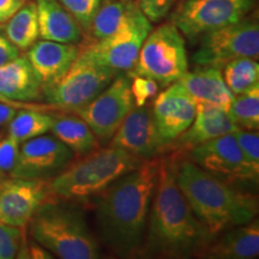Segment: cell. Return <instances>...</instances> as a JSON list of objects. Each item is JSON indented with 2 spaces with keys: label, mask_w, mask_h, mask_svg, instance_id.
<instances>
[{
  "label": "cell",
  "mask_w": 259,
  "mask_h": 259,
  "mask_svg": "<svg viewBox=\"0 0 259 259\" xmlns=\"http://www.w3.org/2000/svg\"><path fill=\"white\" fill-rule=\"evenodd\" d=\"M158 170L160 160L147 158L94 196L96 228L118 257L139 255Z\"/></svg>",
  "instance_id": "6da1fadb"
},
{
  "label": "cell",
  "mask_w": 259,
  "mask_h": 259,
  "mask_svg": "<svg viewBox=\"0 0 259 259\" xmlns=\"http://www.w3.org/2000/svg\"><path fill=\"white\" fill-rule=\"evenodd\" d=\"M176 158L160 160L147 229L139 255L186 258L198 255L213 236L196 218L176 177Z\"/></svg>",
  "instance_id": "7a4b0ae2"
},
{
  "label": "cell",
  "mask_w": 259,
  "mask_h": 259,
  "mask_svg": "<svg viewBox=\"0 0 259 259\" xmlns=\"http://www.w3.org/2000/svg\"><path fill=\"white\" fill-rule=\"evenodd\" d=\"M176 177L193 213L213 238L257 216V197L235 189L190 160L177 163Z\"/></svg>",
  "instance_id": "3957f363"
},
{
  "label": "cell",
  "mask_w": 259,
  "mask_h": 259,
  "mask_svg": "<svg viewBox=\"0 0 259 259\" xmlns=\"http://www.w3.org/2000/svg\"><path fill=\"white\" fill-rule=\"evenodd\" d=\"M31 239L63 259L99 258V241L89 229L78 206L71 200L50 198L29 221Z\"/></svg>",
  "instance_id": "277c9868"
},
{
  "label": "cell",
  "mask_w": 259,
  "mask_h": 259,
  "mask_svg": "<svg viewBox=\"0 0 259 259\" xmlns=\"http://www.w3.org/2000/svg\"><path fill=\"white\" fill-rule=\"evenodd\" d=\"M142 161L118 148L96 149L48 180L51 196L71 202L90 198L122 174L138 167Z\"/></svg>",
  "instance_id": "5b68a950"
},
{
  "label": "cell",
  "mask_w": 259,
  "mask_h": 259,
  "mask_svg": "<svg viewBox=\"0 0 259 259\" xmlns=\"http://www.w3.org/2000/svg\"><path fill=\"white\" fill-rule=\"evenodd\" d=\"M116 71L97 63L79 46V53L59 78L42 87L48 103L61 111L82 108L115 78Z\"/></svg>",
  "instance_id": "8992f818"
},
{
  "label": "cell",
  "mask_w": 259,
  "mask_h": 259,
  "mask_svg": "<svg viewBox=\"0 0 259 259\" xmlns=\"http://www.w3.org/2000/svg\"><path fill=\"white\" fill-rule=\"evenodd\" d=\"M186 71L185 40L176 25L166 23L149 32L127 76H145L166 87L178 82Z\"/></svg>",
  "instance_id": "52a82bcc"
},
{
  "label": "cell",
  "mask_w": 259,
  "mask_h": 259,
  "mask_svg": "<svg viewBox=\"0 0 259 259\" xmlns=\"http://www.w3.org/2000/svg\"><path fill=\"white\" fill-rule=\"evenodd\" d=\"M259 57V25L257 19L244 17L236 23L203 35L193 63L198 66H212L222 70L238 58Z\"/></svg>",
  "instance_id": "ba28073f"
},
{
  "label": "cell",
  "mask_w": 259,
  "mask_h": 259,
  "mask_svg": "<svg viewBox=\"0 0 259 259\" xmlns=\"http://www.w3.org/2000/svg\"><path fill=\"white\" fill-rule=\"evenodd\" d=\"M254 3L255 0H184L171 15V24L194 40L239 22L253 9Z\"/></svg>",
  "instance_id": "9c48e42d"
},
{
  "label": "cell",
  "mask_w": 259,
  "mask_h": 259,
  "mask_svg": "<svg viewBox=\"0 0 259 259\" xmlns=\"http://www.w3.org/2000/svg\"><path fill=\"white\" fill-rule=\"evenodd\" d=\"M134 107L130 77L116 74L95 99L74 113L88 124L99 142L107 144Z\"/></svg>",
  "instance_id": "30bf717a"
},
{
  "label": "cell",
  "mask_w": 259,
  "mask_h": 259,
  "mask_svg": "<svg viewBox=\"0 0 259 259\" xmlns=\"http://www.w3.org/2000/svg\"><path fill=\"white\" fill-rule=\"evenodd\" d=\"M151 30V22L139 9L114 34L101 40L90 41L80 48L97 63L116 72H128L134 69L142 45Z\"/></svg>",
  "instance_id": "8fae6325"
},
{
  "label": "cell",
  "mask_w": 259,
  "mask_h": 259,
  "mask_svg": "<svg viewBox=\"0 0 259 259\" xmlns=\"http://www.w3.org/2000/svg\"><path fill=\"white\" fill-rule=\"evenodd\" d=\"M190 161L229 184L258 181L259 170L246 160L233 134L190 149Z\"/></svg>",
  "instance_id": "7c38bea8"
},
{
  "label": "cell",
  "mask_w": 259,
  "mask_h": 259,
  "mask_svg": "<svg viewBox=\"0 0 259 259\" xmlns=\"http://www.w3.org/2000/svg\"><path fill=\"white\" fill-rule=\"evenodd\" d=\"M21 144L10 177L48 180L69 166L73 158L72 150L56 136L42 135Z\"/></svg>",
  "instance_id": "4fadbf2b"
},
{
  "label": "cell",
  "mask_w": 259,
  "mask_h": 259,
  "mask_svg": "<svg viewBox=\"0 0 259 259\" xmlns=\"http://www.w3.org/2000/svg\"><path fill=\"white\" fill-rule=\"evenodd\" d=\"M53 198L48 180L0 178V223L24 228L42 203Z\"/></svg>",
  "instance_id": "5bb4252c"
},
{
  "label": "cell",
  "mask_w": 259,
  "mask_h": 259,
  "mask_svg": "<svg viewBox=\"0 0 259 259\" xmlns=\"http://www.w3.org/2000/svg\"><path fill=\"white\" fill-rule=\"evenodd\" d=\"M109 147L118 148L142 160L155 158L168 150L162 141L153 114V108L135 106L113 135Z\"/></svg>",
  "instance_id": "9a60e30c"
},
{
  "label": "cell",
  "mask_w": 259,
  "mask_h": 259,
  "mask_svg": "<svg viewBox=\"0 0 259 259\" xmlns=\"http://www.w3.org/2000/svg\"><path fill=\"white\" fill-rule=\"evenodd\" d=\"M196 113V102L181 84L177 82L162 92L153 107L155 124L162 141L171 148V143L192 124Z\"/></svg>",
  "instance_id": "2e32d148"
},
{
  "label": "cell",
  "mask_w": 259,
  "mask_h": 259,
  "mask_svg": "<svg viewBox=\"0 0 259 259\" xmlns=\"http://www.w3.org/2000/svg\"><path fill=\"white\" fill-rule=\"evenodd\" d=\"M197 113L192 124L171 143V148L192 149L225 135L234 134L239 127L226 109L196 103Z\"/></svg>",
  "instance_id": "e0dca14e"
},
{
  "label": "cell",
  "mask_w": 259,
  "mask_h": 259,
  "mask_svg": "<svg viewBox=\"0 0 259 259\" xmlns=\"http://www.w3.org/2000/svg\"><path fill=\"white\" fill-rule=\"evenodd\" d=\"M259 254V223L252 220L245 225L227 229L213 238L197 257L208 259H253Z\"/></svg>",
  "instance_id": "ac0fdd59"
},
{
  "label": "cell",
  "mask_w": 259,
  "mask_h": 259,
  "mask_svg": "<svg viewBox=\"0 0 259 259\" xmlns=\"http://www.w3.org/2000/svg\"><path fill=\"white\" fill-rule=\"evenodd\" d=\"M78 53V45L42 40L32 45L27 58L44 87L59 78L71 66Z\"/></svg>",
  "instance_id": "d6986e66"
},
{
  "label": "cell",
  "mask_w": 259,
  "mask_h": 259,
  "mask_svg": "<svg viewBox=\"0 0 259 259\" xmlns=\"http://www.w3.org/2000/svg\"><path fill=\"white\" fill-rule=\"evenodd\" d=\"M178 83L196 103L216 106L228 111L234 95L227 88L222 70L212 66H199L197 70L186 71Z\"/></svg>",
  "instance_id": "ffe728a7"
},
{
  "label": "cell",
  "mask_w": 259,
  "mask_h": 259,
  "mask_svg": "<svg viewBox=\"0 0 259 259\" xmlns=\"http://www.w3.org/2000/svg\"><path fill=\"white\" fill-rule=\"evenodd\" d=\"M38 36L42 40L78 45L83 31L76 18L57 0H36Z\"/></svg>",
  "instance_id": "44dd1931"
},
{
  "label": "cell",
  "mask_w": 259,
  "mask_h": 259,
  "mask_svg": "<svg viewBox=\"0 0 259 259\" xmlns=\"http://www.w3.org/2000/svg\"><path fill=\"white\" fill-rule=\"evenodd\" d=\"M0 94L24 102H31L42 96V83L27 57L18 56L0 67Z\"/></svg>",
  "instance_id": "7402d4cb"
},
{
  "label": "cell",
  "mask_w": 259,
  "mask_h": 259,
  "mask_svg": "<svg viewBox=\"0 0 259 259\" xmlns=\"http://www.w3.org/2000/svg\"><path fill=\"white\" fill-rule=\"evenodd\" d=\"M139 10L135 0H102L87 32L93 41L118 31Z\"/></svg>",
  "instance_id": "603a6c76"
},
{
  "label": "cell",
  "mask_w": 259,
  "mask_h": 259,
  "mask_svg": "<svg viewBox=\"0 0 259 259\" xmlns=\"http://www.w3.org/2000/svg\"><path fill=\"white\" fill-rule=\"evenodd\" d=\"M51 131L78 156H84L100 147L99 139L92 128L78 115L54 116Z\"/></svg>",
  "instance_id": "cb8c5ba5"
},
{
  "label": "cell",
  "mask_w": 259,
  "mask_h": 259,
  "mask_svg": "<svg viewBox=\"0 0 259 259\" xmlns=\"http://www.w3.org/2000/svg\"><path fill=\"white\" fill-rule=\"evenodd\" d=\"M5 25V36L19 51L30 48L38 38L37 9L35 3H27L18 10Z\"/></svg>",
  "instance_id": "d4e9b609"
},
{
  "label": "cell",
  "mask_w": 259,
  "mask_h": 259,
  "mask_svg": "<svg viewBox=\"0 0 259 259\" xmlns=\"http://www.w3.org/2000/svg\"><path fill=\"white\" fill-rule=\"evenodd\" d=\"M54 116L50 113L18 109L8 125V134L19 144L51 131Z\"/></svg>",
  "instance_id": "484cf974"
},
{
  "label": "cell",
  "mask_w": 259,
  "mask_h": 259,
  "mask_svg": "<svg viewBox=\"0 0 259 259\" xmlns=\"http://www.w3.org/2000/svg\"><path fill=\"white\" fill-rule=\"evenodd\" d=\"M222 77L233 95L246 93L259 84V65L252 58H238L223 66Z\"/></svg>",
  "instance_id": "4316f807"
},
{
  "label": "cell",
  "mask_w": 259,
  "mask_h": 259,
  "mask_svg": "<svg viewBox=\"0 0 259 259\" xmlns=\"http://www.w3.org/2000/svg\"><path fill=\"white\" fill-rule=\"evenodd\" d=\"M228 113L239 128L258 131L259 127V84L248 92L234 95Z\"/></svg>",
  "instance_id": "83f0119b"
},
{
  "label": "cell",
  "mask_w": 259,
  "mask_h": 259,
  "mask_svg": "<svg viewBox=\"0 0 259 259\" xmlns=\"http://www.w3.org/2000/svg\"><path fill=\"white\" fill-rule=\"evenodd\" d=\"M23 229L21 227L0 223V259L17 258L27 240Z\"/></svg>",
  "instance_id": "f1b7e54d"
},
{
  "label": "cell",
  "mask_w": 259,
  "mask_h": 259,
  "mask_svg": "<svg viewBox=\"0 0 259 259\" xmlns=\"http://www.w3.org/2000/svg\"><path fill=\"white\" fill-rule=\"evenodd\" d=\"M101 3L102 0H60V4L76 18L80 28L85 31L89 29L94 15Z\"/></svg>",
  "instance_id": "f546056e"
},
{
  "label": "cell",
  "mask_w": 259,
  "mask_h": 259,
  "mask_svg": "<svg viewBox=\"0 0 259 259\" xmlns=\"http://www.w3.org/2000/svg\"><path fill=\"white\" fill-rule=\"evenodd\" d=\"M19 143L8 134L0 131V178L11 176L18 156Z\"/></svg>",
  "instance_id": "4dcf8cb0"
},
{
  "label": "cell",
  "mask_w": 259,
  "mask_h": 259,
  "mask_svg": "<svg viewBox=\"0 0 259 259\" xmlns=\"http://www.w3.org/2000/svg\"><path fill=\"white\" fill-rule=\"evenodd\" d=\"M234 137L246 160L255 169L259 170V136L258 131H242L238 128L234 132Z\"/></svg>",
  "instance_id": "1f68e13d"
},
{
  "label": "cell",
  "mask_w": 259,
  "mask_h": 259,
  "mask_svg": "<svg viewBox=\"0 0 259 259\" xmlns=\"http://www.w3.org/2000/svg\"><path fill=\"white\" fill-rule=\"evenodd\" d=\"M158 92V84L155 79L145 76L132 77L131 93L134 97L135 106L142 107L147 105L151 97H154Z\"/></svg>",
  "instance_id": "d6a6232c"
},
{
  "label": "cell",
  "mask_w": 259,
  "mask_h": 259,
  "mask_svg": "<svg viewBox=\"0 0 259 259\" xmlns=\"http://www.w3.org/2000/svg\"><path fill=\"white\" fill-rule=\"evenodd\" d=\"M176 0H135L150 22H158L167 16Z\"/></svg>",
  "instance_id": "836d02e7"
},
{
  "label": "cell",
  "mask_w": 259,
  "mask_h": 259,
  "mask_svg": "<svg viewBox=\"0 0 259 259\" xmlns=\"http://www.w3.org/2000/svg\"><path fill=\"white\" fill-rule=\"evenodd\" d=\"M0 102L5 103V105L12 106L17 109H31V111H41L46 113H52L56 111H61L57 106L51 105V103H46V105H41V103H34V102H24V101H15V100L9 99L4 95L0 94Z\"/></svg>",
  "instance_id": "e575fe53"
},
{
  "label": "cell",
  "mask_w": 259,
  "mask_h": 259,
  "mask_svg": "<svg viewBox=\"0 0 259 259\" xmlns=\"http://www.w3.org/2000/svg\"><path fill=\"white\" fill-rule=\"evenodd\" d=\"M54 255L50 251L42 247L36 241L25 240L23 247L19 251L17 258H34V259H51Z\"/></svg>",
  "instance_id": "d590c367"
},
{
  "label": "cell",
  "mask_w": 259,
  "mask_h": 259,
  "mask_svg": "<svg viewBox=\"0 0 259 259\" xmlns=\"http://www.w3.org/2000/svg\"><path fill=\"white\" fill-rule=\"evenodd\" d=\"M19 56V50L5 35L0 34V67Z\"/></svg>",
  "instance_id": "8d00e7d4"
},
{
  "label": "cell",
  "mask_w": 259,
  "mask_h": 259,
  "mask_svg": "<svg viewBox=\"0 0 259 259\" xmlns=\"http://www.w3.org/2000/svg\"><path fill=\"white\" fill-rule=\"evenodd\" d=\"M25 4V0H0V23H4Z\"/></svg>",
  "instance_id": "74e56055"
},
{
  "label": "cell",
  "mask_w": 259,
  "mask_h": 259,
  "mask_svg": "<svg viewBox=\"0 0 259 259\" xmlns=\"http://www.w3.org/2000/svg\"><path fill=\"white\" fill-rule=\"evenodd\" d=\"M18 109L15 107L0 102V131L8 128L9 122L14 118Z\"/></svg>",
  "instance_id": "f35d334b"
},
{
  "label": "cell",
  "mask_w": 259,
  "mask_h": 259,
  "mask_svg": "<svg viewBox=\"0 0 259 259\" xmlns=\"http://www.w3.org/2000/svg\"><path fill=\"white\" fill-rule=\"evenodd\" d=\"M0 29H2V24H0Z\"/></svg>",
  "instance_id": "ab89813d"
}]
</instances>
